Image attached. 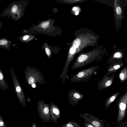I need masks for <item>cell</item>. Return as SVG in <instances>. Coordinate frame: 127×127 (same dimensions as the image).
Here are the masks:
<instances>
[{
  "mask_svg": "<svg viewBox=\"0 0 127 127\" xmlns=\"http://www.w3.org/2000/svg\"><path fill=\"white\" fill-rule=\"evenodd\" d=\"M32 87L33 88H34L35 87V84L33 83L32 85Z\"/></svg>",
  "mask_w": 127,
  "mask_h": 127,
  "instance_id": "cell-26",
  "label": "cell"
},
{
  "mask_svg": "<svg viewBox=\"0 0 127 127\" xmlns=\"http://www.w3.org/2000/svg\"><path fill=\"white\" fill-rule=\"evenodd\" d=\"M68 95L69 102L74 106L78 103L79 101L82 100L84 97L83 94L75 89L69 90Z\"/></svg>",
  "mask_w": 127,
  "mask_h": 127,
  "instance_id": "cell-5",
  "label": "cell"
},
{
  "mask_svg": "<svg viewBox=\"0 0 127 127\" xmlns=\"http://www.w3.org/2000/svg\"><path fill=\"white\" fill-rule=\"evenodd\" d=\"M125 61L126 63L127 64V58L125 59Z\"/></svg>",
  "mask_w": 127,
  "mask_h": 127,
  "instance_id": "cell-30",
  "label": "cell"
},
{
  "mask_svg": "<svg viewBox=\"0 0 127 127\" xmlns=\"http://www.w3.org/2000/svg\"><path fill=\"white\" fill-rule=\"evenodd\" d=\"M120 92H118L113 94L106 98L105 101V107L108 108L112 103L117 98L120 94Z\"/></svg>",
  "mask_w": 127,
  "mask_h": 127,
  "instance_id": "cell-7",
  "label": "cell"
},
{
  "mask_svg": "<svg viewBox=\"0 0 127 127\" xmlns=\"http://www.w3.org/2000/svg\"><path fill=\"white\" fill-rule=\"evenodd\" d=\"M44 111L45 114H49V110L48 108V107H45L44 109Z\"/></svg>",
  "mask_w": 127,
  "mask_h": 127,
  "instance_id": "cell-20",
  "label": "cell"
},
{
  "mask_svg": "<svg viewBox=\"0 0 127 127\" xmlns=\"http://www.w3.org/2000/svg\"><path fill=\"white\" fill-rule=\"evenodd\" d=\"M78 115L84 120L94 127H105L104 121L100 120L91 114L87 113L78 114Z\"/></svg>",
  "mask_w": 127,
  "mask_h": 127,
  "instance_id": "cell-3",
  "label": "cell"
},
{
  "mask_svg": "<svg viewBox=\"0 0 127 127\" xmlns=\"http://www.w3.org/2000/svg\"><path fill=\"white\" fill-rule=\"evenodd\" d=\"M3 78V76L2 73L0 72V79L1 80Z\"/></svg>",
  "mask_w": 127,
  "mask_h": 127,
  "instance_id": "cell-23",
  "label": "cell"
},
{
  "mask_svg": "<svg viewBox=\"0 0 127 127\" xmlns=\"http://www.w3.org/2000/svg\"><path fill=\"white\" fill-rule=\"evenodd\" d=\"M16 91L17 92H20L21 91V89L20 87L19 86H17L16 87Z\"/></svg>",
  "mask_w": 127,
  "mask_h": 127,
  "instance_id": "cell-22",
  "label": "cell"
},
{
  "mask_svg": "<svg viewBox=\"0 0 127 127\" xmlns=\"http://www.w3.org/2000/svg\"><path fill=\"white\" fill-rule=\"evenodd\" d=\"M4 124L2 122H0V126H3Z\"/></svg>",
  "mask_w": 127,
  "mask_h": 127,
  "instance_id": "cell-25",
  "label": "cell"
},
{
  "mask_svg": "<svg viewBox=\"0 0 127 127\" xmlns=\"http://www.w3.org/2000/svg\"><path fill=\"white\" fill-rule=\"evenodd\" d=\"M119 77L121 83L127 79V66L125 67L120 71L119 74Z\"/></svg>",
  "mask_w": 127,
  "mask_h": 127,
  "instance_id": "cell-9",
  "label": "cell"
},
{
  "mask_svg": "<svg viewBox=\"0 0 127 127\" xmlns=\"http://www.w3.org/2000/svg\"><path fill=\"white\" fill-rule=\"evenodd\" d=\"M60 127H80L79 124L74 121H68L67 123L62 125Z\"/></svg>",
  "mask_w": 127,
  "mask_h": 127,
  "instance_id": "cell-10",
  "label": "cell"
},
{
  "mask_svg": "<svg viewBox=\"0 0 127 127\" xmlns=\"http://www.w3.org/2000/svg\"><path fill=\"white\" fill-rule=\"evenodd\" d=\"M17 9V6L16 5H14L13 6L12 8V11L13 13H15L16 12Z\"/></svg>",
  "mask_w": 127,
  "mask_h": 127,
  "instance_id": "cell-19",
  "label": "cell"
},
{
  "mask_svg": "<svg viewBox=\"0 0 127 127\" xmlns=\"http://www.w3.org/2000/svg\"><path fill=\"white\" fill-rule=\"evenodd\" d=\"M53 112L56 116L57 119L60 117L61 116V110L57 106L53 107L52 109Z\"/></svg>",
  "mask_w": 127,
  "mask_h": 127,
  "instance_id": "cell-11",
  "label": "cell"
},
{
  "mask_svg": "<svg viewBox=\"0 0 127 127\" xmlns=\"http://www.w3.org/2000/svg\"><path fill=\"white\" fill-rule=\"evenodd\" d=\"M34 79L32 77H30L28 80V82L30 84H32L34 83Z\"/></svg>",
  "mask_w": 127,
  "mask_h": 127,
  "instance_id": "cell-15",
  "label": "cell"
},
{
  "mask_svg": "<svg viewBox=\"0 0 127 127\" xmlns=\"http://www.w3.org/2000/svg\"><path fill=\"white\" fill-rule=\"evenodd\" d=\"M49 25V23L48 22H43L42 24V27L44 28H46L48 27Z\"/></svg>",
  "mask_w": 127,
  "mask_h": 127,
  "instance_id": "cell-17",
  "label": "cell"
},
{
  "mask_svg": "<svg viewBox=\"0 0 127 127\" xmlns=\"http://www.w3.org/2000/svg\"><path fill=\"white\" fill-rule=\"evenodd\" d=\"M119 124L115 127H127V121H124Z\"/></svg>",
  "mask_w": 127,
  "mask_h": 127,
  "instance_id": "cell-13",
  "label": "cell"
},
{
  "mask_svg": "<svg viewBox=\"0 0 127 127\" xmlns=\"http://www.w3.org/2000/svg\"><path fill=\"white\" fill-rule=\"evenodd\" d=\"M123 57L124 55L122 52H116L114 53L112 56L109 58L107 62V63L109 64L114 61L122 60Z\"/></svg>",
  "mask_w": 127,
  "mask_h": 127,
  "instance_id": "cell-8",
  "label": "cell"
},
{
  "mask_svg": "<svg viewBox=\"0 0 127 127\" xmlns=\"http://www.w3.org/2000/svg\"><path fill=\"white\" fill-rule=\"evenodd\" d=\"M8 43L7 41L5 40H2L0 41V45H4Z\"/></svg>",
  "mask_w": 127,
  "mask_h": 127,
  "instance_id": "cell-18",
  "label": "cell"
},
{
  "mask_svg": "<svg viewBox=\"0 0 127 127\" xmlns=\"http://www.w3.org/2000/svg\"><path fill=\"white\" fill-rule=\"evenodd\" d=\"M116 11L117 14H121L122 12V9L121 7L120 6L117 7L116 9Z\"/></svg>",
  "mask_w": 127,
  "mask_h": 127,
  "instance_id": "cell-14",
  "label": "cell"
},
{
  "mask_svg": "<svg viewBox=\"0 0 127 127\" xmlns=\"http://www.w3.org/2000/svg\"><path fill=\"white\" fill-rule=\"evenodd\" d=\"M77 9V8L76 7H74L73 8V10H74V11H76V9Z\"/></svg>",
  "mask_w": 127,
  "mask_h": 127,
  "instance_id": "cell-28",
  "label": "cell"
},
{
  "mask_svg": "<svg viewBox=\"0 0 127 127\" xmlns=\"http://www.w3.org/2000/svg\"><path fill=\"white\" fill-rule=\"evenodd\" d=\"M84 125L85 127H94L88 122L85 121H84Z\"/></svg>",
  "mask_w": 127,
  "mask_h": 127,
  "instance_id": "cell-16",
  "label": "cell"
},
{
  "mask_svg": "<svg viewBox=\"0 0 127 127\" xmlns=\"http://www.w3.org/2000/svg\"><path fill=\"white\" fill-rule=\"evenodd\" d=\"M45 50L47 55L48 56L50 55L51 54V53L50 50L47 48H46Z\"/></svg>",
  "mask_w": 127,
  "mask_h": 127,
  "instance_id": "cell-21",
  "label": "cell"
},
{
  "mask_svg": "<svg viewBox=\"0 0 127 127\" xmlns=\"http://www.w3.org/2000/svg\"><path fill=\"white\" fill-rule=\"evenodd\" d=\"M98 67V66L94 65L82 70L72 76L70 80L75 83L86 82L90 79L93 75L96 73Z\"/></svg>",
  "mask_w": 127,
  "mask_h": 127,
  "instance_id": "cell-1",
  "label": "cell"
},
{
  "mask_svg": "<svg viewBox=\"0 0 127 127\" xmlns=\"http://www.w3.org/2000/svg\"><path fill=\"white\" fill-rule=\"evenodd\" d=\"M126 114L127 117V105L126 108Z\"/></svg>",
  "mask_w": 127,
  "mask_h": 127,
  "instance_id": "cell-29",
  "label": "cell"
},
{
  "mask_svg": "<svg viewBox=\"0 0 127 127\" xmlns=\"http://www.w3.org/2000/svg\"><path fill=\"white\" fill-rule=\"evenodd\" d=\"M127 105V91L124 95H121L118 99L116 106L118 108L116 124L117 125L124 119Z\"/></svg>",
  "mask_w": 127,
  "mask_h": 127,
  "instance_id": "cell-2",
  "label": "cell"
},
{
  "mask_svg": "<svg viewBox=\"0 0 127 127\" xmlns=\"http://www.w3.org/2000/svg\"><path fill=\"white\" fill-rule=\"evenodd\" d=\"M80 41L78 38H76L74 40L73 44V47L75 48H77L80 44Z\"/></svg>",
  "mask_w": 127,
  "mask_h": 127,
  "instance_id": "cell-12",
  "label": "cell"
},
{
  "mask_svg": "<svg viewBox=\"0 0 127 127\" xmlns=\"http://www.w3.org/2000/svg\"><path fill=\"white\" fill-rule=\"evenodd\" d=\"M29 36L28 35H26L24 36L23 38V39L24 40H26L27 39L29 38Z\"/></svg>",
  "mask_w": 127,
  "mask_h": 127,
  "instance_id": "cell-24",
  "label": "cell"
},
{
  "mask_svg": "<svg viewBox=\"0 0 127 127\" xmlns=\"http://www.w3.org/2000/svg\"><path fill=\"white\" fill-rule=\"evenodd\" d=\"M124 64L122 60H117L110 63L107 68V72L104 75L108 76L113 73H114L123 67Z\"/></svg>",
  "mask_w": 127,
  "mask_h": 127,
  "instance_id": "cell-6",
  "label": "cell"
},
{
  "mask_svg": "<svg viewBox=\"0 0 127 127\" xmlns=\"http://www.w3.org/2000/svg\"><path fill=\"white\" fill-rule=\"evenodd\" d=\"M79 12L78 11H77L75 13V14L76 15H77L79 14Z\"/></svg>",
  "mask_w": 127,
  "mask_h": 127,
  "instance_id": "cell-27",
  "label": "cell"
},
{
  "mask_svg": "<svg viewBox=\"0 0 127 127\" xmlns=\"http://www.w3.org/2000/svg\"><path fill=\"white\" fill-rule=\"evenodd\" d=\"M115 77L114 73L110 76L105 75L101 78L97 84L98 90H100L107 88L113 83Z\"/></svg>",
  "mask_w": 127,
  "mask_h": 127,
  "instance_id": "cell-4",
  "label": "cell"
}]
</instances>
